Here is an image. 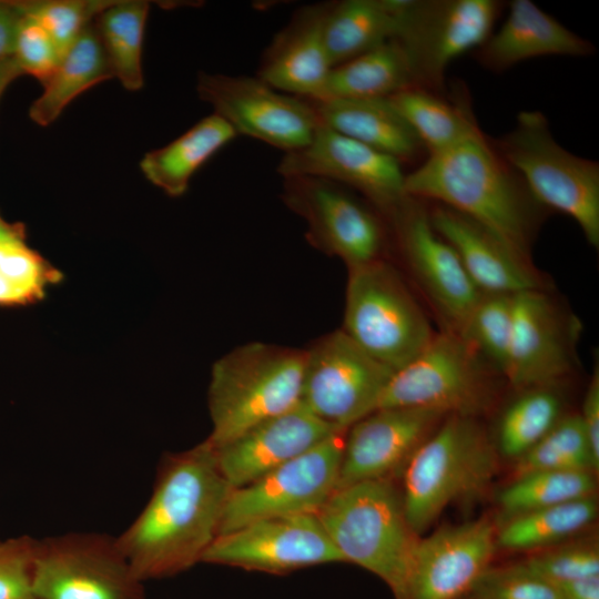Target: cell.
Masks as SVG:
<instances>
[{"label":"cell","mask_w":599,"mask_h":599,"mask_svg":"<svg viewBox=\"0 0 599 599\" xmlns=\"http://www.w3.org/2000/svg\"><path fill=\"white\" fill-rule=\"evenodd\" d=\"M393 374L343 329L335 331L305 351L302 404L344 430L377 409Z\"/></svg>","instance_id":"8fae6325"},{"label":"cell","mask_w":599,"mask_h":599,"mask_svg":"<svg viewBox=\"0 0 599 599\" xmlns=\"http://www.w3.org/2000/svg\"><path fill=\"white\" fill-rule=\"evenodd\" d=\"M341 430L316 417L301 403L212 449L222 476L236 489L257 480Z\"/></svg>","instance_id":"ffe728a7"},{"label":"cell","mask_w":599,"mask_h":599,"mask_svg":"<svg viewBox=\"0 0 599 599\" xmlns=\"http://www.w3.org/2000/svg\"><path fill=\"white\" fill-rule=\"evenodd\" d=\"M534 575L556 586L599 576V550L593 542H577L537 550L519 562Z\"/></svg>","instance_id":"74e56055"},{"label":"cell","mask_w":599,"mask_h":599,"mask_svg":"<svg viewBox=\"0 0 599 599\" xmlns=\"http://www.w3.org/2000/svg\"><path fill=\"white\" fill-rule=\"evenodd\" d=\"M283 180L284 201L306 220L317 246L349 268L378 258L385 238L380 221L349 189L313 176Z\"/></svg>","instance_id":"2e32d148"},{"label":"cell","mask_w":599,"mask_h":599,"mask_svg":"<svg viewBox=\"0 0 599 599\" xmlns=\"http://www.w3.org/2000/svg\"><path fill=\"white\" fill-rule=\"evenodd\" d=\"M497 527L480 518L443 526L417 542L406 599H463L490 567Z\"/></svg>","instance_id":"d6986e66"},{"label":"cell","mask_w":599,"mask_h":599,"mask_svg":"<svg viewBox=\"0 0 599 599\" xmlns=\"http://www.w3.org/2000/svg\"><path fill=\"white\" fill-rule=\"evenodd\" d=\"M22 72L13 57L0 61V98L7 87Z\"/></svg>","instance_id":"c3c4849f"},{"label":"cell","mask_w":599,"mask_h":599,"mask_svg":"<svg viewBox=\"0 0 599 599\" xmlns=\"http://www.w3.org/2000/svg\"><path fill=\"white\" fill-rule=\"evenodd\" d=\"M0 274L32 293L37 300L47 286L60 280V273L26 244L9 247L1 262Z\"/></svg>","instance_id":"b9f144b4"},{"label":"cell","mask_w":599,"mask_h":599,"mask_svg":"<svg viewBox=\"0 0 599 599\" xmlns=\"http://www.w3.org/2000/svg\"><path fill=\"white\" fill-rule=\"evenodd\" d=\"M329 7L327 1L298 8L265 48L256 77L281 92L322 99L333 68L324 34Z\"/></svg>","instance_id":"7402d4cb"},{"label":"cell","mask_w":599,"mask_h":599,"mask_svg":"<svg viewBox=\"0 0 599 599\" xmlns=\"http://www.w3.org/2000/svg\"><path fill=\"white\" fill-rule=\"evenodd\" d=\"M22 244H26L22 225L8 223L0 216V247Z\"/></svg>","instance_id":"7dc6e473"},{"label":"cell","mask_w":599,"mask_h":599,"mask_svg":"<svg viewBox=\"0 0 599 599\" xmlns=\"http://www.w3.org/2000/svg\"><path fill=\"white\" fill-rule=\"evenodd\" d=\"M596 48L529 0H512L500 28L476 50L474 58L500 73L539 57H589Z\"/></svg>","instance_id":"cb8c5ba5"},{"label":"cell","mask_w":599,"mask_h":599,"mask_svg":"<svg viewBox=\"0 0 599 599\" xmlns=\"http://www.w3.org/2000/svg\"><path fill=\"white\" fill-rule=\"evenodd\" d=\"M463 599H470V598L467 596V597H465V598H463Z\"/></svg>","instance_id":"681fc988"},{"label":"cell","mask_w":599,"mask_h":599,"mask_svg":"<svg viewBox=\"0 0 599 599\" xmlns=\"http://www.w3.org/2000/svg\"><path fill=\"white\" fill-rule=\"evenodd\" d=\"M446 416L439 412L409 408H379L349 426L337 487L402 476L418 446Z\"/></svg>","instance_id":"ac0fdd59"},{"label":"cell","mask_w":599,"mask_h":599,"mask_svg":"<svg viewBox=\"0 0 599 599\" xmlns=\"http://www.w3.org/2000/svg\"><path fill=\"white\" fill-rule=\"evenodd\" d=\"M415 87L408 59L394 39L331 69L322 99L389 98Z\"/></svg>","instance_id":"f1b7e54d"},{"label":"cell","mask_w":599,"mask_h":599,"mask_svg":"<svg viewBox=\"0 0 599 599\" xmlns=\"http://www.w3.org/2000/svg\"><path fill=\"white\" fill-rule=\"evenodd\" d=\"M404 189L474 220L528 258L542 206L481 131L428 154L405 175Z\"/></svg>","instance_id":"7a4b0ae2"},{"label":"cell","mask_w":599,"mask_h":599,"mask_svg":"<svg viewBox=\"0 0 599 599\" xmlns=\"http://www.w3.org/2000/svg\"><path fill=\"white\" fill-rule=\"evenodd\" d=\"M504 7L498 0H406L394 40L415 87L443 93L450 62L488 39Z\"/></svg>","instance_id":"9c48e42d"},{"label":"cell","mask_w":599,"mask_h":599,"mask_svg":"<svg viewBox=\"0 0 599 599\" xmlns=\"http://www.w3.org/2000/svg\"><path fill=\"white\" fill-rule=\"evenodd\" d=\"M37 541L26 538L0 542V599H34L32 562Z\"/></svg>","instance_id":"60d3db41"},{"label":"cell","mask_w":599,"mask_h":599,"mask_svg":"<svg viewBox=\"0 0 599 599\" xmlns=\"http://www.w3.org/2000/svg\"><path fill=\"white\" fill-rule=\"evenodd\" d=\"M388 216L410 268L457 333L484 293L451 245L434 230L419 200L407 196Z\"/></svg>","instance_id":"e0dca14e"},{"label":"cell","mask_w":599,"mask_h":599,"mask_svg":"<svg viewBox=\"0 0 599 599\" xmlns=\"http://www.w3.org/2000/svg\"><path fill=\"white\" fill-rule=\"evenodd\" d=\"M491 141L534 199L571 217L588 243L598 247L599 164L559 145L540 111H521L515 128Z\"/></svg>","instance_id":"8992f818"},{"label":"cell","mask_w":599,"mask_h":599,"mask_svg":"<svg viewBox=\"0 0 599 599\" xmlns=\"http://www.w3.org/2000/svg\"><path fill=\"white\" fill-rule=\"evenodd\" d=\"M316 516L346 562L380 578L395 599H406L419 538L407 521L393 480L338 488Z\"/></svg>","instance_id":"3957f363"},{"label":"cell","mask_w":599,"mask_h":599,"mask_svg":"<svg viewBox=\"0 0 599 599\" xmlns=\"http://www.w3.org/2000/svg\"><path fill=\"white\" fill-rule=\"evenodd\" d=\"M112 1L40 0L21 1V12L37 21L50 35L61 57L84 29Z\"/></svg>","instance_id":"8d00e7d4"},{"label":"cell","mask_w":599,"mask_h":599,"mask_svg":"<svg viewBox=\"0 0 599 599\" xmlns=\"http://www.w3.org/2000/svg\"><path fill=\"white\" fill-rule=\"evenodd\" d=\"M346 430L331 435L257 480L232 489L219 535L261 519L316 515L336 490Z\"/></svg>","instance_id":"30bf717a"},{"label":"cell","mask_w":599,"mask_h":599,"mask_svg":"<svg viewBox=\"0 0 599 599\" xmlns=\"http://www.w3.org/2000/svg\"><path fill=\"white\" fill-rule=\"evenodd\" d=\"M592 471H535L514 478L498 496L501 520L593 496Z\"/></svg>","instance_id":"d6a6232c"},{"label":"cell","mask_w":599,"mask_h":599,"mask_svg":"<svg viewBox=\"0 0 599 599\" xmlns=\"http://www.w3.org/2000/svg\"><path fill=\"white\" fill-rule=\"evenodd\" d=\"M201 562L271 575L346 562L316 515L273 517L219 535Z\"/></svg>","instance_id":"5bb4252c"},{"label":"cell","mask_w":599,"mask_h":599,"mask_svg":"<svg viewBox=\"0 0 599 599\" xmlns=\"http://www.w3.org/2000/svg\"><path fill=\"white\" fill-rule=\"evenodd\" d=\"M597 514L593 496L519 514L499 525L497 547L531 552L552 547L586 529Z\"/></svg>","instance_id":"4dcf8cb0"},{"label":"cell","mask_w":599,"mask_h":599,"mask_svg":"<svg viewBox=\"0 0 599 599\" xmlns=\"http://www.w3.org/2000/svg\"><path fill=\"white\" fill-rule=\"evenodd\" d=\"M21 19L19 2L0 1V61L13 57Z\"/></svg>","instance_id":"ee69618b"},{"label":"cell","mask_w":599,"mask_h":599,"mask_svg":"<svg viewBox=\"0 0 599 599\" xmlns=\"http://www.w3.org/2000/svg\"><path fill=\"white\" fill-rule=\"evenodd\" d=\"M149 3L112 1L94 19L113 75L130 91L143 87L142 42Z\"/></svg>","instance_id":"1f68e13d"},{"label":"cell","mask_w":599,"mask_h":599,"mask_svg":"<svg viewBox=\"0 0 599 599\" xmlns=\"http://www.w3.org/2000/svg\"><path fill=\"white\" fill-rule=\"evenodd\" d=\"M434 230L455 250L484 294H517L539 288L528 258L474 220L437 204L428 212Z\"/></svg>","instance_id":"603a6c76"},{"label":"cell","mask_w":599,"mask_h":599,"mask_svg":"<svg viewBox=\"0 0 599 599\" xmlns=\"http://www.w3.org/2000/svg\"><path fill=\"white\" fill-rule=\"evenodd\" d=\"M585 428L593 464L596 469L599 468V372L595 368L593 375L588 385L582 412L579 415Z\"/></svg>","instance_id":"7bdbcfd3"},{"label":"cell","mask_w":599,"mask_h":599,"mask_svg":"<svg viewBox=\"0 0 599 599\" xmlns=\"http://www.w3.org/2000/svg\"><path fill=\"white\" fill-rule=\"evenodd\" d=\"M512 316L514 294H483L457 334L502 373Z\"/></svg>","instance_id":"d590c367"},{"label":"cell","mask_w":599,"mask_h":599,"mask_svg":"<svg viewBox=\"0 0 599 599\" xmlns=\"http://www.w3.org/2000/svg\"><path fill=\"white\" fill-rule=\"evenodd\" d=\"M498 469L497 451L473 417L449 415L405 466L402 500L418 536L449 506L479 498Z\"/></svg>","instance_id":"277c9868"},{"label":"cell","mask_w":599,"mask_h":599,"mask_svg":"<svg viewBox=\"0 0 599 599\" xmlns=\"http://www.w3.org/2000/svg\"><path fill=\"white\" fill-rule=\"evenodd\" d=\"M113 77L93 21L63 54L54 72L43 83V92L32 103L29 115L39 125H49L72 100Z\"/></svg>","instance_id":"83f0119b"},{"label":"cell","mask_w":599,"mask_h":599,"mask_svg":"<svg viewBox=\"0 0 599 599\" xmlns=\"http://www.w3.org/2000/svg\"><path fill=\"white\" fill-rule=\"evenodd\" d=\"M562 417L561 402L550 387L525 389L504 412L498 426L499 451L519 458Z\"/></svg>","instance_id":"836d02e7"},{"label":"cell","mask_w":599,"mask_h":599,"mask_svg":"<svg viewBox=\"0 0 599 599\" xmlns=\"http://www.w3.org/2000/svg\"><path fill=\"white\" fill-rule=\"evenodd\" d=\"M595 471L579 415L562 416L527 453L516 459L514 478L535 471Z\"/></svg>","instance_id":"e575fe53"},{"label":"cell","mask_w":599,"mask_h":599,"mask_svg":"<svg viewBox=\"0 0 599 599\" xmlns=\"http://www.w3.org/2000/svg\"><path fill=\"white\" fill-rule=\"evenodd\" d=\"M409 124L427 154L441 152L480 131L468 100H453L418 87L388 98Z\"/></svg>","instance_id":"f546056e"},{"label":"cell","mask_w":599,"mask_h":599,"mask_svg":"<svg viewBox=\"0 0 599 599\" xmlns=\"http://www.w3.org/2000/svg\"><path fill=\"white\" fill-rule=\"evenodd\" d=\"M406 0L332 1L324 34L332 67L394 39Z\"/></svg>","instance_id":"4316f807"},{"label":"cell","mask_w":599,"mask_h":599,"mask_svg":"<svg viewBox=\"0 0 599 599\" xmlns=\"http://www.w3.org/2000/svg\"><path fill=\"white\" fill-rule=\"evenodd\" d=\"M470 599H561L558 587L534 575L519 562L489 567L478 579Z\"/></svg>","instance_id":"f35d334b"},{"label":"cell","mask_w":599,"mask_h":599,"mask_svg":"<svg viewBox=\"0 0 599 599\" xmlns=\"http://www.w3.org/2000/svg\"><path fill=\"white\" fill-rule=\"evenodd\" d=\"M37 301V297L0 274V305H24Z\"/></svg>","instance_id":"bcb514c9"},{"label":"cell","mask_w":599,"mask_h":599,"mask_svg":"<svg viewBox=\"0 0 599 599\" xmlns=\"http://www.w3.org/2000/svg\"><path fill=\"white\" fill-rule=\"evenodd\" d=\"M571 368L559 315L539 288L514 294L512 328L502 374L521 390L551 387Z\"/></svg>","instance_id":"44dd1931"},{"label":"cell","mask_w":599,"mask_h":599,"mask_svg":"<svg viewBox=\"0 0 599 599\" xmlns=\"http://www.w3.org/2000/svg\"><path fill=\"white\" fill-rule=\"evenodd\" d=\"M115 539L73 532L37 541L34 599H144Z\"/></svg>","instance_id":"7c38bea8"},{"label":"cell","mask_w":599,"mask_h":599,"mask_svg":"<svg viewBox=\"0 0 599 599\" xmlns=\"http://www.w3.org/2000/svg\"><path fill=\"white\" fill-rule=\"evenodd\" d=\"M196 91L237 135L260 140L284 153L306 146L321 125L307 100L281 92L256 75L201 72Z\"/></svg>","instance_id":"4fadbf2b"},{"label":"cell","mask_w":599,"mask_h":599,"mask_svg":"<svg viewBox=\"0 0 599 599\" xmlns=\"http://www.w3.org/2000/svg\"><path fill=\"white\" fill-rule=\"evenodd\" d=\"M232 489L205 440L167 455L145 507L115 539L134 577H171L201 562Z\"/></svg>","instance_id":"6da1fadb"},{"label":"cell","mask_w":599,"mask_h":599,"mask_svg":"<svg viewBox=\"0 0 599 599\" xmlns=\"http://www.w3.org/2000/svg\"><path fill=\"white\" fill-rule=\"evenodd\" d=\"M236 136L224 119L212 113L171 143L146 153L140 162L141 171L167 195L181 196L193 174Z\"/></svg>","instance_id":"484cf974"},{"label":"cell","mask_w":599,"mask_h":599,"mask_svg":"<svg viewBox=\"0 0 599 599\" xmlns=\"http://www.w3.org/2000/svg\"><path fill=\"white\" fill-rule=\"evenodd\" d=\"M493 399L479 354L457 333L435 334L407 365L394 372L377 409L409 407L445 416H479Z\"/></svg>","instance_id":"ba28073f"},{"label":"cell","mask_w":599,"mask_h":599,"mask_svg":"<svg viewBox=\"0 0 599 599\" xmlns=\"http://www.w3.org/2000/svg\"><path fill=\"white\" fill-rule=\"evenodd\" d=\"M13 58L22 74H30L43 84L61 61V54L45 30L22 13Z\"/></svg>","instance_id":"ab89813d"},{"label":"cell","mask_w":599,"mask_h":599,"mask_svg":"<svg viewBox=\"0 0 599 599\" xmlns=\"http://www.w3.org/2000/svg\"><path fill=\"white\" fill-rule=\"evenodd\" d=\"M305 351L251 343L230 352L212 368L209 409L217 448L253 426L302 403Z\"/></svg>","instance_id":"5b68a950"},{"label":"cell","mask_w":599,"mask_h":599,"mask_svg":"<svg viewBox=\"0 0 599 599\" xmlns=\"http://www.w3.org/2000/svg\"><path fill=\"white\" fill-rule=\"evenodd\" d=\"M557 587L561 599H599V576L567 581Z\"/></svg>","instance_id":"f6af8a7d"},{"label":"cell","mask_w":599,"mask_h":599,"mask_svg":"<svg viewBox=\"0 0 599 599\" xmlns=\"http://www.w3.org/2000/svg\"><path fill=\"white\" fill-rule=\"evenodd\" d=\"M277 172L282 177H319L357 191L387 215L407 197L399 161L322 123L306 146L284 153Z\"/></svg>","instance_id":"9a60e30c"},{"label":"cell","mask_w":599,"mask_h":599,"mask_svg":"<svg viewBox=\"0 0 599 599\" xmlns=\"http://www.w3.org/2000/svg\"><path fill=\"white\" fill-rule=\"evenodd\" d=\"M319 122L403 163L426 152L388 98L307 100Z\"/></svg>","instance_id":"d4e9b609"},{"label":"cell","mask_w":599,"mask_h":599,"mask_svg":"<svg viewBox=\"0 0 599 599\" xmlns=\"http://www.w3.org/2000/svg\"><path fill=\"white\" fill-rule=\"evenodd\" d=\"M349 271L343 331L396 372L432 341L429 322L388 263L377 258Z\"/></svg>","instance_id":"52a82bcc"}]
</instances>
